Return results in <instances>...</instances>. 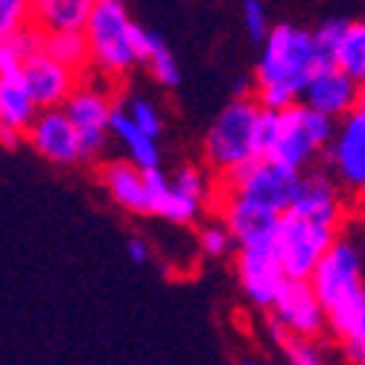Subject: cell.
<instances>
[{"instance_id": "cell-1", "label": "cell", "mask_w": 365, "mask_h": 365, "mask_svg": "<svg viewBox=\"0 0 365 365\" xmlns=\"http://www.w3.org/2000/svg\"><path fill=\"white\" fill-rule=\"evenodd\" d=\"M310 284L327 310V333L342 342L365 316L362 252L356 242L339 234L336 242L322 257V263L316 266Z\"/></svg>"}, {"instance_id": "cell-2", "label": "cell", "mask_w": 365, "mask_h": 365, "mask_svg": "<svg viewBox=\"0 0 365 365\" xmlns=\"http://www.w3.org/2000/svg\"><path fill=\"white\" fill-rule=\"evenodd\" d=\"M263 106L257 97H234L210 123L202 140L205 167L214 175H225L228 170L246 164L260 155L257 146V123Z\"/></svg>"}, {"instance_id": "cell-3", "label": "cell", "mask_w": 365, "mask_h": 365, "mask_svg": "<svg viewBox=\"0 0 365 365\" xmlns=\"http://www.w3.org/2000/svg\"><path fill=\"white\" fill-rule=\"evenodd\" d=\"M322 65H327V58L316 41V33L281 24L263 41L255 79L257 85H292L304 94V88Z\"/></svg>"}, {"instance_id": "cell-4", "label": "cell", "mask_w": 365, "mask_h": 365, "mask_svg": "<svg viewBox=\"0 0 365 365\" xmlns=\"http://www.w3.org/2000/svg\"><path fill=\"white\" fill-rule=\"evenodd\" d=\"M135 21L129 18L126 6L120 0H97L94 15H91L85 33L91 41V68H97L103 76L114 79L129 73L140 58L135 53L132 38Z\"/></svg>"}, {"instance_id": "cell-5", "label": "cell", "mask_w": 365, "mask_h": 365, "mask_svg": "<svg viewBox=\"0 0 365 365\" xmlns=\"http://www.w3.org/2000/svg\"><path fill=\"white\" fill-rule=\"evenodd\" d=\"M298 181H301V173L287 167V164H278L266 155H257L246 164H240L234 170H228L225 175H217V185L231 190V193H240L246 199H255L278 214H287L295 202V190H298Z\"/></svg>"}, {"instance_id": "cell-6", "label": "cell", "mask_w": 365, "mask_h": 365, "mask_svg": "<svg viewBox=\"0 0 365 365\" xmlns=\"http://www.w3.org/2000/svg\"><path fill=\"white\" fill-rule=\"evenodd\" d=\"M336 237H339V228L313 222L307 217L295 214V210H287L281 217V231L275 242V252L284 263L287 278L310 281L316 266L327 255V249L336 242Z\"/></svg>"}, {"instance_id": "cell-7", "label": "cell", "mask_w": 365, "mask_h": 365, "mask_svg": "<svg viewBox=\"0 0 365 365\" xmlns=\"http://www.w3.org/2000/svg\"><path fill=\"white\" fill-rule=\"evenodd\" d=\"M214 202L220 220L231 228L237 249H263L275 246L278 231H281V217L278 210H272L255 199H246L240 193H231L225 187H214Z\"/></svg>"}, {"instance_id": "cell-8", "label": "cell", "mask_w": 365, "mask_h": 365, "mask_svg": "<svg viewBox=\"0 0 365 365\" xmlns=\"http://www.w3.org/2000/svg\"><path fill=\"white\" fill-rule=\"evenodd\" d=\"M114 100L108 97V91L91 85L82 79V85L71 94L65 103V111L71 114L73 126L79 129L82 140V155L85 161H97L103 158V152L108 146V132H111V114H114Z\"/></svg>"}, {"instance_id": "cell-9", "label": "cell", "mask_w": 365, "mask_h": 365, "mask_svg": "<svg viewBox=\"0 0 365 365\" xmlns=\"http://www.w3.org/2000/svg\"><path fill=\"white\" fill-rule=\"evenodd\" d=\"M324 164L327 170L339 178V185L354 193L365 196V111L354 108L339 120L336 138L324 149Z\"/></svg>"}, {"instance_id": "cell-10", "label": "cell", "mask_w": 365, "mask_h": 365, "mask_svg": "<svg viewBox=\"0 0 365 365\" xmlns=\"http://www.w3.org/2000/svg\"><path fill=\"white\" fill-rule=\"evenodd\" d=\"M26 143L33 146L36 155H41L44 161L58 164V167H71V164L85 161L79 129L73 126L65 106L41 108L38 117L33 120V126L26 129Z\"/></svg>"}, {"instance_id": "cell-11", "label": "cell", "mask_w": 365, "mask_h": 365, "mask_svg": "<svg viewBox=\"0 0 365 365\" xmlns=\"http://www.w3.org/2000/svg\"><path fill=\"white\" fill-rule=\"evenodd\" d=\"M237 278H240V287L246 292V298L266 310L275 307L284 284L289 281L275 246L240 249L237 252Z\"/></svg>"}, {"instance_id": "cell-12", "label": "cell", "mask_w": 365, "mask_h": 365, "mask_svg": "<svg viewBox=\"0 0 365 365\" xmlns=\"http://www.w3.org/2000/svg\"><path fill=\"white\" fill-rule=\"evenodd\" d=\"M272 316L281 322L287 333H295V336L319 339L322 333H327V310L310 281L289 278L275 301V307H272Z\"/></svg>"}, {"instance_id": "cell-13", "label": "cell", "mask_w": 365, "mask_h": 365, "mask_svg": "<svg viewBox=\"0 0 365 365\" xmlns=\"http://www.w3.org/2000/svg\"><path fill=\"white\" fill-rule=\"evenodd\" d=\"M342 185L339 178L330 170H304L298 190H295V202L289 210L307 217L313 222L322 225H333L339 228L345 222V199H342Z\"/></svg>"}, {"instance_id": "cell-14", "label": "cell", "mask_w": 365, "mask_h": 365, "mask_svg": "<svg viewBox=\"0 0 365 365\" xmlns=\"http://www.w3.org/2000/svg\"><path fill=\"white\" fill-rule=\"evenodd\" d=\"M85 73L62 65L50 53H36L33 58L24 62V82L29 94L36 97L38 108H58L71 100V94L82 85Z\"/></svg>"}, {"instance_id": "cell-15", "label": "cell", "mask_w": 365, "mask_h": 365, "mask_svg": "<svg viewBox=\"0 0 365 365\" xmlns=\"http://www.w3.org/2000/svg\"><path fill=\"white\" fill-rule=\"evenodd\" d=\"M356 100H359V82L333 62L322 65L301 94L304 106H310L333 120H342L345 114H351L356 108Z\"/></svg>"}, {"instance_id": "cell-16", "label": "cell", "mask_w": 365, "mask_h": 365, "mask_svg": "<svg viewBox=\"0 0 365 365\" xmlns=\"http://www.w3.org/2000/svg\"><path fill=\"white\" fill-rule=\"evenodd\" d=\"M146 175V199H149V214L161 217L175 225H190L202 214V199L178 190L173 185V175H167L161 167H149L143 170Z\"/></svg>"}, {"instance_id": "cell-17", "label": "cell", "mask_w": 365, "mask_h": 365, "mask_svg": "<svg viewBox=\"0 0 365 365\" xmlns=\"http://www.w3.org/2000/svg\"><path fill=\"white\" fill-rule=\"evenodd\" d=\"M319 152H322V146L310 135L307 123H304L301 103L292 106V108H287L281 114V135H278L275 143H272V149L266 152V158L304 173V170H310V164L316 161Z\"/></svg>"}, {"instance_id": "cell-18", "label": "cell", "mask_w": 365, "mask_h": 365, "mask_svg": "<svg viewBox=\"0 0 365 365\" xmlns=\"http://www.w3.org/2000/svg\"><path fill=\"white\" fill-rule=\"evenodd\" d=\"M100 181H103L108 199L117 207H123L126 214H149L143 167H138L129 158H111V161H103Z\"/></svg>"}, {"instance_id": "cell-19", "label": "cell", "mask_w": 365, "mask_h": 365, "mask_svg": "<svg viewBox=\"0 0 365 365\" xmlns=\"http://www.w3.org/2000/svg\"><path fill=\"white\" fill-rule=\"evenodd\" d=\"M38 111L41 108L36 97L29 94V88L24 82V71L0 76V126L26 135V129L33 126Z\"/></svg>"}, {"instance_id": "cell-20", "label": "cell", "mask_w": 365, "mask_h": 365, "mask_svg": "<svg viewBox=\"0 0 365 365\" xmlns=\"http://www.w3.org/2000/svg\"><path fill=\"white\" fill-rule=\"evenodd\" d=\"M111 135L120 140V146L126 149V158L135 161L138 167L149 170V167H161V152H158V138H152L149 132H143L132 114L126 108H114L111 114Z\"/></svg>"}, {"instance_id": "cell-21", "label": "cell", "mask_w": 365, "mask_h": 365, "mask_svg": "<svg viewBox=\"0 0 365 365\" xmlns=\"http://www.w3.org/2000/svg\"><path fill=\"white\" fill-rule=\"evenodd\" d=\"M97 0H33V24L44 33L56 29H85Z\"/></svg>"}, {"instance_id": "cell-22", "label": "cell", "mask_w": 365, "mask_h": 365, "mask_svg": "<svg viewBox=\"0 0 365 365\" xmlns=\"http://www.w3.org/2000/svg\"><path fill=\"white\" fill-rule=\"evenodd\" d=\"M44 53L58 58L62 65L88 73L91 68V41L85 29H56L44 36Z\"/></svg>"}, {"instance_id": "cell-23", "label": "cell", "mask_w": 365, "mask_h": 365, "mask_svg": "<svg viewBox=\"0 0 365 365\" xmlns=\"http://www.w3.org/2000/svg\"><path fill=\"white\" fill-rule=\"evenodd\" d=\"M333 65H339L356 82H365V21H351L348 33L333 53Z\"/></svg>"}, {"instance_id": "cell-24", "label": "cell", "mask_w": 365, "mask_h": 365, "mask_svg": "<svg viewBox=\"0 0 365 365\" xmlns=\"http://www.w3.org/2000/svg\"><path fill=\"white\" fill-rule=\"evenodd\" d=\"M146 68L152 73L158 85L164 88H175L181 82V71H178V62L175 56L170 53V47L164 44V38L158 33H149V58H146Z\"/></svg>"}, {"instance_id": "cell-25", "label": "cell", "mask_w": 365, "mask_h": 365, "mask_svg": "<svg viewBox=\"0 0 365 365\" xmlns=\"http://www.w3.org/2000/svg\"><path fill=\"white\" fill-rule=\"evenodd\" d=\"M234 246H237V240H234L231 228L222 220L210 222V225H202V231H199V249H202V255H207V257H225Z\"/></svg>"}, {"instance_id": "cell-26", "label": "cell", "mask_w": 365, "mask_h": 365, "mask_svg": "<svg viewBox=\"0 0 365 365\" xmlns=\"http://www.w3.org/2000/svg\"><path fill=\"white\" fill-rule=\"evenodd\" d=\"M33 24V0H0V38Z\"/></svg>"}, {"instance_id": "cell-27", "label": "cell", "mask_w": 365, "mask_h": 365, "mask_svg": "<svg viewBox=\"0 0 365 365\" xmlns=\"http://www.w3.org/2000/svg\"><path fill=\"white\" fill-rule=\"evenodd\" d=\"M287 362L289 365H324V354L316 345V339L310 336H295V333H287V339L281 342Z\"/></svg>"}, {"instance_id": "cell-28", "label": "cell", "mask_w": 365, "mask_h": 365, "mask_svg": "<svg viewBox=\"0 0 365 365\" xmlns=\"http://www.w3.org/2000/svg\"><path fill=\"white\" fill-rule=\"evenodd\" d=\"M255 97L263 108H272V111H287L292 106L301 103V91H295L292 85H257Z\"/></svg>"}, {"instance_id": "cell-29", "label": "cell", "mask_w": 365, "mask_h": 365, "mask_svg": "<svg viewBox=\"0 0 365 365\" xmlns=\"http://www.w3.org/2000/svg\"><path fill=\"white\" fill-rule=\"evenodd\" d=\"M126 111L132 114L135 123H138L143 132H149L152 138H158V135L164 132V117H161V108H158L155 103H149V100H143V97H132L129 106H126Z\"/></svg>"}, {"instance_id": "cell-30", "label": "cell", "mask_w": 365, "mask_h": 365, "mask_svg": "<svg viewBox=\"0 0 365 365\" xmlns=\"http://www.w3.org/2000/svg\"><path fill=\"white\" fill-rule=\"evenodd\" d=\"M44 29L38 26V24H29V26H24V29H18V33H12V36H6L4 41L24 58V62H26V58H33L36 53H41L44 50Z\"/></svg>"}, {"instance_id": "cell-31", "label": "cell", "mask_w": 365, "mask_h": 365, "mask_svg": "<svg viewBox=\"0 0 365 365\" xmlns=\"http://www.w3.org/2000/svg\"><path fill=\"white\" fill-rule=\"evenodd\" d=\"M348 24H351V21H345V18H327V21L316 29V41H319V47H322V53H324L327 62H333V53H336L339 41L345 38Z\"/></svg>"}, {"instance_id": "cell-32", "label": "cell", "mask_w": 365, "mask_h": 365, "mask_svg": "<svg viewBox=\"0 0 365 365\" xmlns=\"http://www.w3.org/2000/svg\"><path fill=\"white\" fill-rule=\"evenodd\" d=\"M242 21H246L252 41H266V36L272 33L266 6L260 4V0H242Z\"/></svg>"}, {"instance_id": "cell-33", "label": "cell", "mask_w": 365, "mask_h": 365, "mask_svg": "<svg viewBox=\"0 0 365 365\" xmlns=\"http://www.w3.org/2000/svg\"><path fill=\"white\" fill-rule=\"evenodd\" d=\"M342 348H345V356H348L351 362H356V365L365 362V316H362V322L354 327L351 336L342 339Z\"/></svg>"}, {"instance_id": "cell-34", "label": "cell", "mask_w": 365, "mask_h": 365, "mask_svg": "<svg viewBox=\"0 0 365 365\" xmlns=\"http://www.w3.org/2000/svg\"><path fill=\"white\" fill-rule=\"evenodd\" d=\"M126 249H129V257H132L135 263H146V260H149V246H146L143 240H138V237L129 240V246H126Z\"/></svg>"}, {"instance_id": "cell-35", "label": "cell", "mask_w": 365, "mask_h": 365, "mask_svg": "<svg viewBox=\"0 0 365 365\" xmlns=\"http://www.w3.org/2000/svg\"><path fill=\"white\" fill-rule=\"evenodd\" d=\"M252 91H257V85H252L249 76H240L237 88H234V97H252Z\"/></svg>"}, {"instance_id": "cell-36", "label": "cell", "mask_w": 365, "mask_h": 365, "mask_svg": "<svg viewBox=\"0 0 365 365\" xmlns=\"http://www.w3.org/2000/svg\"><path fill=\"white\" fill-rule=\"evenodd\" d=\"M356 108L365 111V82H359V100H356Z\"/></svg>"}, {"instance_id": "cell-37", "label": "cell", "mask_w": 365, "mask_h": 365, "mask_svg": "<svg viewBox=\"0 0 365 365\" xmlns=\"http://www.w3.org/2000/svg\"><path fill=\"white\" fill-rule=\"evenodd\" d=\"M246 365H255V362H246Z\"/></svg>"}, {"instance_id": "cell-38", "label": "cell", "mask_w": 365, "mask_h": 365, "mask_svg": "<svg viewBox=\"0 0 365 365\" xmlns=\"http://www.w3.org/2000/svg\"><path fill=\"white\" fill-rule=\"evenodd\" d=\"M362 365H365V362H362Z\"/></svg>"}]
</instances>
